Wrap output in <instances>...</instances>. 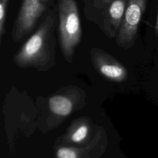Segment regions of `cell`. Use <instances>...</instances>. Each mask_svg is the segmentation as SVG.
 I'll list each match as a JSON object with an SVG mask.
<instances>
[{
	"instance_id": "11",
	"label": "cell",
	"mask_w": 158,
	"mask_h": 158,
	"mask_svg": "<svg viewBox=\"0 0 158 158\" xmlns=\"http://www.w3.org/2000/svg\"><path fill=\"white\" fill-rule=\"evenodd\" d=\"M155 35L156 36H158V9H157V19L156 22V25H155Z\"/></svg>"
},
{
	"instance_id": "6",
	"label": "cell",
	"mask_w": 158,
	"mask_h": 158,
	"mask_svg": "<svg viewBox=\"0 0 158 158\" xmlns=\"http://www.w3.org/2000/svg\"><path fill=\"white\" fill-rule=\"evenodd\" d=\"M91 51L94 57L99 62V70L104 75L110 78H117L123 75L124 72L123 68L115 62H110L105 60L103 51L96 48H93Z\"/></svg>"
},
{
	"instance_id": "1",
	"label": "cell",
	"mask_w": 158,
	"mask_h": 158,
	"mask_svg": "<svg viewBox=\"0 0 158 158\" xmlns=\"http://www.w3.org/2000/svg\"><path fill=\"white\" fill-rule=\"evenodd\" d=\"M86 19L95 25L109 39L115 38L128 0H83Z\"/></svg>"
},
{
	"instance_id": "8",
	"label": "cell",
	"mask_w": 158,
	"mask_h": 158,
	"mask_svg": "<svg viewBox=\"0 0 158 158\" xmlns=\"http://www.w3.org/2000/svg\"><path fill=\"white\" fill-rule=\"evenodd\" d=\"M10 0H0V42L6 33V21L7 6Z\"/></svg>"
},
{
	"instance_id": "4",
	"label": "cell",
	"mask_w": 158,
	"mask_h": 158,
	"mask_svg": "<svg viewBox=\"0 0 158 158\" xmlns=\"http://www.w3.org/2000/svg\"><path fill=\"white\" fill-rule=\"evenodd\" d=\"M148 0H128L122 22L115 38L122 48L132 46L138 35V27L146 9Z\"/></svg>"
},
{
	"instance_id": "3",
	"label": "cell",
	"mask_w": 158,
	"mask_h": 158,
	"mask_svg": "<svg viewBox=\"0 0 158 158\" xmlns=\"http://www.w3.org/2000/svg\"><path fill=\"white\" fill-rule=\"evenodd\" d=\"M58 42L63 54L71 57L82 36L80 18L76 0H57Z\"/></svg>"
},
{
	"instance_id": "10",
	"label": "cell",
	"mask_w": 158,
	"mask_h": 158,
	"mask_svg": "<svg viewBox=\"0 0 158 158\" xmlns=\"http://www.w3.org/2000/svg\"><path fill=\"white\" fill-rule=\"evenodd\" d=\"M57 158H77L75 152L67 148H60L57 152Z\"/></svg>"
},
{
	"instance_id": "12",
	"label": "cell",
	"mask_w": 158,
	"mask_h": 158,
	"mask_svg": "<svg viewBox=\"0 0 158 158\" xmlns=\"http://www.w3.org/2000/svg\"><path fill=\"white\" fill-rule=\"evenodd\" d=\"M41 2L44 4H46V6L49 5L50 3H51L52 2V0H40Z\"/></svg>"
},
{
	"instance_id": "5",
	"label": "cell",
	"mask_w": 158,
	"mask_h": 158,
	"mask_svg": "<svg viewBox=\"0 0 158 158\" xmlns=\"http://www.w3.org/2000/svg\"><path fill=\"white\" fill-rule=\"evenodd\" d=\"M48 6L40 0H23L14 20L11 36L14 42H20L30 33Z\"/></svg>"
},
{
	"instance_id": "2",
	"label": "cell",
	"mask_w": 158,
	"mask_h": 158,
	"mask_svg": "<svg viewBox=\"0 0 158 158\" xmlns=\"http://www.w3.org/2000/svg\"><path fill=\"white\" fill-rule=\"evenodd\" d=\"M55 30L56 19L54 15L49 12L35 32L22 46L15 55L16 60L28 64L49 57L55 49Z\"/></svg>"
},
{
	"instance_id": "9",
	"label": "cell",
	"mask_w": 158,
	"mask_h": 158,
	"mask_svg": "<svg viewBox=\"0 0 158 158\" xmlns=\"http://www.w3.org/2000/svg\"><path fill=\"white\" fill-rule=\"evenodd\" d=\"M88 128L85 125H82L79 127L73 134L72 139L74 142H80L85 139L86 136Z\"/></svg>"
},
{
	"instance_id": "7",
	"label": "cell",
	"mask_w": 158,
	"mask_h": 158,
	"mask_svg": "<svg viewBox=\"0 0 158 158\" xmlns=\"http://www.w3.org/2000/svg\"><path fill=\"white\" fill-rule=\"evenodd\" d=\"M49 108L56 114L65 116L70 114L72 110V103L66 98L62 96H53L49 101Z\"/></svg>"
}]
</instances>
